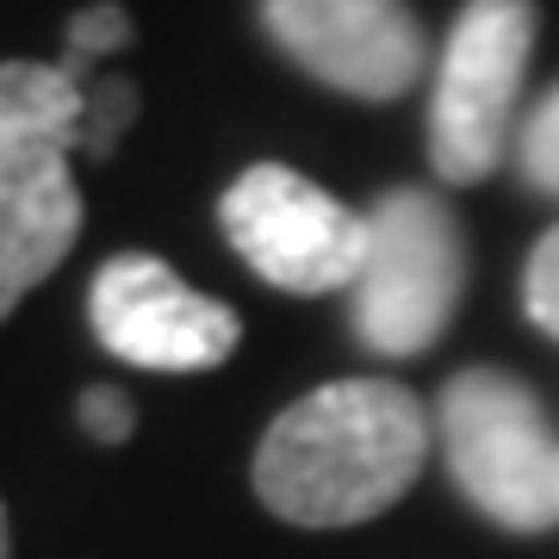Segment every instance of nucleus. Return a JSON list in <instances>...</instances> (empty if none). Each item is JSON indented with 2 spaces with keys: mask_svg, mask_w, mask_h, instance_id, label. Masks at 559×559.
I'll use <instances>...</instances> for the list:
<instances>
[{
  "mask_svg": "<svg viewBox=\"0 0 559 559\" xmlns=\"http://www.w3.org/2000/svg\"><path fill=\"white\" fill-rule=\"evenodd\" d=\"M429 454L423 404L392 380H336L286 404L255 448V491L280 522L355 528L417 485Z\"/></svg>",
  "mask_w": 559,
  "mask_h": 559,
  "instance_id": "f257e3e1",
  "label": "nucleus"
},
{
  "mask_svg": "<svg viewBox=\"0 0 559 559\" xmlns=\"http://www.w3.org/2000/svg\"><path fill=\"white\" fill-rule=\"evenodd\" d=\"M448 473L491 522L540 535L559 522V436L540 399L510 373L473 367L441 392Z\"/></svg>",
  "mask_w": 559,
  "mask_h": 559,
  "instance_id": "f03ea898",
  "label": "nucleus"
},
{
  "mask_svg": "<svg viewBox=\"0 0 559 559\" xmlns=\"http://www.w3.org/2000/svg\"><path fill=\"white\" fill-rule=\"evenodd\" d=\"M466 293V237L436 193L399 187L367 212L355 330L373 355H423Z\"/></svg>",
  "mask_w": 559,
  "mask_h": 559,
  "instance_id": "7ed1b4c3",
  "label": "nucleus"
},
{
  "mask_svg": "<svg viewBox=\"0 0 559 559\" xmlns=\"http://www.w3.org/2000/svg\"><path fill=\"white\" fill-rule=\"evenodd\" d=\"M535 0H466L441 44L429 100V162L448 187H473L503 162L516 94L535 50Z\"/></svg>",
  "mask_w": 559,
  "mask_h": 559,
  "instance_id": "20e7f679",
  "label": "nucleus"
},
{
  "mask_svg": "<svg viewBox=\"0 0 559 559\" xmlns=\"http://www.w3.org/2000/svg\"><path fill=\"white\" fill-rule=\"evenodd\" d=\"M230 249L280 293H355L367 261V218L330 200L318 180L280 162H255L218 200Z\"/></svg>",
  "mask_w": 559,
  "mask_h": 559,
  "instance_id": "39448f33",
  "label": "nucleus"
},
{
  "mask_svg": "<svg viewBox=\"0 0 559 559\" xmlns=\"http://www.w3.org/2000/svg\"><path fill=\"white\" fill-rule=\"evenodd\" d=\"M94 336L106 355L131 360V367H156V373H205L237 355L242 323L230 305L193 293L187 280L156 255H112L94 274V299H87Z\"/></svg>",
  "mask_w": 559,
  "mask_h": 559,
  "instance_id": "423d86ee",
  "label": "nucleus"
},
{
  "mask_svg": "<svg viewBox=\"0 0 559 559\" xmlns=\"http://www.w3.org/2000/svg\"><path fill=\"white\" fill-rule=\"evenodd\" d=\"M261 25L305 75L355 100H399L429 62L404 0H261Z\"/></svg>",
  "mask_w": 559,
  "mask_h": 559,
  "instance_id": "0eeeda50",
  "label": "nucleus"
},
{
  "mask_svg": "<svg viewBox=\"0 0 559 559\" xmlns=\"http://www.w3.org/2000/svg\"><path fill=\"white\" fill-rule=\"evenodd\" d=\"M81 237V193L69 150L0 124V323L13 305L62 267Z\"/></svg>",
  "mask_w": 559,
  "mask_h": 559,
  "instance_id": "6e6552de",
  "label": "nucleus"
},
{
  "mask_svg": "<svg viewBox=\"0 0 559 559\" xmlns=\"http://www.w3.org/2000/svg\"><path fill=\"white\" fill-rule=\"evenodd\" d=\"M87 119V87L62 62H0V124L20 138L81 150Z\"/></svg>",
  "mask_w": 559,
  "mask_h": 559,
  "instance_id": "1a4fd4ad",
  "label": "nucleus"
},
{
  "mask_svg": "<svg viewBox=\"0 0 559 559\" xmlns=\"http://www.w3.org/2000/svg\"><path fill=\"white\" fill-rule=\"evenodd\" d=\"M131 44V20H124V7H112V0H94V7H81L75 20H69V57H62V69L69 75H87L100 57H112V50H124Z\"/></svg>",
  "mask_w": 559,
  "mask_h": 559,
  "instance_id": "9d476101",
  "label": "nucleus"
},
{
  "mask_svg": "<svg viewBox=\"0 0 559 559\" xmlns=\"http://www.w3.org/2000/svg\"><path fill=\"white\" fill-rule=\"evenodd\" d=\"M131 119H138V87H131L124 75L94 81V87H87V119H81V150L106 162Z\"/></svg>",
  "mask_w": 559,
  "mask_h": 559,
  "instance_id": "9b49d317",
  "label": "nucleus"
},
{
  "mask_svg": "<svg viewBox=\"0 0 559 559\" xmlns=\"http://www.w3.org/2000/svg\"><path fill=\"white\" fill-rule=\"evenodd\" d=\"M516 162L535 193L559 200V87L528 112V124H522V138H516Z\"/></svg>",
  "mask_w": 559,
  "mask_h": 559,
  "instance_id": "f8f14e48",
  "label": "nucleus"
},
{
  "mask_svg": "<svg viewBox=\"0 0 559 559\" xmlns=\"http://www.w3.org/2000/svg\"><path fill=\"white\" fill-rule=\"evenodd\" d=\"M522 305H528V318L559 342V224L547 237L535 242V255H528V274H522Z\"/></svg>",
  "mask_w": 559,
  "mask_h": 559,
  "instance_id": "ddd939ff",
  "label": "nucleus"
},
{
  "mask_svg": "<svg viewBox=\"0 0 559 559\" xmlns=\"http://www.w3.org/2000/svg\"><path fill=\"white\" fill-rule=\"evenodd\" d=\"M81 429L94 441H106V448H119L131 436V404H124V392H106V385L81 392Z\"/></svg>",
  "mask_w": 559,
  "mask_h": 559,
  "instance_id": "4468645a",
  "label": "nucleus"
},
{
  "mask_svg": "<svg viewBox=\"0 0 559 559\" xmlns=\"http://www.w3.org/2000/svg\"><path fill=\"white\" fill-rule=\"evenodd\" d=\"M0 559H7V510H0Z\"/></svg>",
  "mask_w": 559,
  "mask_h": 559,
  "instance_id": "2eb2a0df",
  "label": "nucleus"
}]
</instances>
